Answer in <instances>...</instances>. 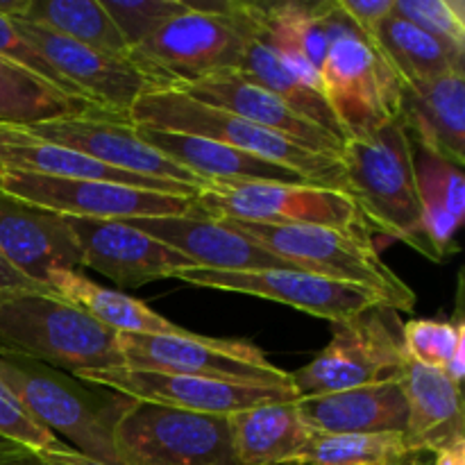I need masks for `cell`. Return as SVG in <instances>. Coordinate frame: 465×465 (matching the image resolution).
I'll use <instances>...</instances> for the list:
<instances>
[{"instance_id":"6da1fadb","label":"cell","mask_w":465,"mask_h":465,"mask_svg":"<svg viewBox=\"0 0 465 465\" xmlns=\"http://www.w3.org/2000/svg\"><path fill=\"white\" fill-rule=\"evenodd\" d=\"M0 381L41 427L66 436L75 452L123 465L114 434L136 400L21 357H0Z\"/></svg>"},{"instance_id":"7a4b0ae2","label":"cell","mask_w":465,"mask_h":465,"mask_svg":"<svg viewBox=\"0 0 465 465\" xmlns=\"http://www.w3.org/2000/svg\"><path fill=\"white\" fill-rule=\"evenodd\" d=\"M345 193L357 203L368 227L411 245L439 262L422 227L413 171V141L402 118L386 123L366 139H348L341 150Z\"/></svg>"},{"instance_id":"3957f363","label":"cell","mask_w":465,"mask_h":465,"mask_svg":"<svg viewBox=\"0 0 465 465\" xmlns=\"http://www.w3.org/2000/svg\"><path fill=\"white\" fill-rule=\"evenodd\" d=\"M330 45L321 68V94L334 114L345 141L366 139L400 118L402 82L339 0L316 3Z\"/></svg>"},{"instance_id":"277c9868","label":"cell","mask_w":465,"mask_h":465,"mask_svg":"<svg viewBox=\"0 0 465 465\" xmlns=\"http://www.w3.org/2000/svg\"><path fill=\"white\" fill-rule=\"evenodd\" d=\"M0 357H21L57 371L123 366L118 334L54 293L0 295Z\"/></svg>"},{"instance_id":"5b68a950","label":"cell","mask_w":465,"mask_h":465,"mask_svg":"<svg viewBox=\"0 0 465 465\" xmlns=\"http://www.w3.org/2000/svg\"><path fill=\"white\" fill-rule=\"evenodd\" d=\"M130 123L218 141L266 162L291 168L316 184L345 191L343 168L339 159L312 153L277 132L254 125L225 109L189 98L177 89H157L141 95L130 109Z\"/></svg>"},{"instance_id":"8992f818","label":"cell","mask_w":465,"mask_h":465,"mask_svg":"<svg viewBox=\"0 0 465 465\" xmlns=\"http://www.w3.org/2000/svg\"><path fill=\"white\" fill-rule=\"evenodd\" d=\"M298 271L377 291L395 312H413L416 293L380 257L368 232L321 225H266L225 221Z\"/></svg>"},{"instance_id":"52a82bcc","label":"cell","mask_w":465,"mask_h":465,"mask_svg":"<svg viewBox=\"0 0 465 465\" xmlns=\"http://www.w3.org/2000/svg\"><path fill=\"white\" fill-rule=\"evenodd\" d=\"M402 325L398 312L391 307H375L334 325L327 348L304 368L289 372L295 398L402 380L409 361Z\"/></svg>"},{"instance_id":"ba28073f","label":"cell","mask_w":465,"mask_h":465,"mask_svg":"<svg viewBox=\"0 0 465 465\" xmlns=\"http://www.w3.org/2000/svg\"><path fill=\"white\" fill-rule=\"evenodd\" d=\"M114 440L123 465H243L225 416L136 402Z\"/></svg>"},{"instance_id":"9c48e42d","label":"cell","mask_w":465,"mask_h":465,"mask_svg":"<svg viewBox=\"0 0 465 465\" xmlns=\"http://www.w3.org/2000/svg\"><path fill=\"white\" fill-rule=\"evenodd\" d=\"M234 9L236 0L225 16L189 7L132 48L127 57L162 89H180L218 73L236 71L243 54V32Z\"/></svg>"},{"instance_id":"30bf717a","label":"cell","mask_w":465,"mask_h":465,"mask_svg":"<svg viewBox=\"0 0 465 465\" xmlns=\"http://www.w3.org/2000/svg\"><path fill=\"white\" fill-rule=\"evenodd\" d=\"M123 366L132 371L204 377L236 384L291 386L289 372L243 339L184 334H118Z\"/></svg>"},{"instance_id":"8fae6325","label":"cell","mask_w":465,"mask_h":465,"mask_svg":"<svg viewBox=\"0 0 465 465\" xmlns=\"http://www.w3.org/2000/svg\"><path fill=\"white\" fill-rule=\"evenodd\" d=\"M198 212L218 221L266 225H321L368 232L366 218L345 191L321 184H204L195 195Z\"/></svg>"},{"instance_id":"7c38bea8","label":"cell","mask_w":465,"mask_h":465,"mask_svg":"<svg viewBox=\"0 0 465 465\" xmlns=\"http://www.w3.org/2000/svg\"><path fill=\"white\" fill-rule=\"evenodd\" d=\"M0 189L59 216L95 218V221H132V218L184 216L198 212L195 198L132 189L95 180H62L35 173L5 171Z\"/></svg>"},{"instance_id":"4fadbf2b","label":"cell","mask_w":465,"mask_h":465,"mask_svg":"<svg viewBox=\"0 0 465 465\" xmlns=\"http://www.w3.org/2000/svg\"><path fill=\"white\" fill-rule=\"evenodd\" d=\"M175 280L204 289L230 291V293L254 295V298L289 304L298 312L330 321L331 325H341L375 307H391L377 291L304 271L225 272L186 268L175 272Z\"/></svg>"},{"instance_id":"5bb4252c","label":"cell","mask_w":465,"mask_h":465,"mask_svg":"<svg viewBox=\"0 0 465 465\" xmlns=\"http://www.w3.org/2000/svg\"><path fill=\"white\" fill-rule=\"evenodd\" d=\"M75 377L127 395L136 402L162 404V407L182 409V411L225 418L259 407V404L298 400L293 386L236 384V381L204 380V377L132 371L125 366L107 368V371H84L77 372Z\"/></svg>"},{"instance_id":"9a60e30c","label":"cell","mask_w":465,"mask_h":465,"mask_svg":"<svg viewBox=\"0 0 465 465\" xmlns=\"http://www.w3.org/2000/svg\"><path fill=\"white\" fill-rule=\"evenodd\" d=\"M12 21L68 84L75 86L86 100L112 116L130 121V109L134 107L136 100L150 91L162 89L153 77L134 66L130 57L100 53L35 23L16 21V18Z\"/></svg>"},{"instance_id":"2e32d148","label":"cell","mask_w":465,"mask_h":465,"mask_svg":"<svg viewBox=\"0 0 465 465\" xmlns=\"http://www.w3.org/2000/svg\"><path fill=\"white\" fill-rule=\"evenodd\" d=\"M30 134L50 143L64 145L94 162L112 166L116 171L132 173V175L153 177V180H171L191 184L203 189L204 182L175 163L173 159L163 157L162 153L145 143L136 134L134 125L123 118L104 116H75L57 118V121L36 123V125L23 127Z\"/></svg>"},{"instance_id":"e0dca14e","label":"cell","mask_w":465,"mask_h":465,"mask_svg":"<svg viewBox=\"0 0 465 465\" xmlns=\"http://www.w3.org/2000/svg\"><path fill=\"white\" fill-rule=\"evenodd\" d=\"M64 221L77 241L82 268L100 272L121 289H139L150 282L175 277V272L186 268H195L184 254L121 221L75 216H64Z\"/></svg>"},{"instance_id":"ac0fdd59","label":"cell","mask_w":465,"mask_h":465,"mask_svg":"<svg viewBox=\"0 0 465 465\" xmlns=\"http://www.w3.org/2000/svg\"><path fill=\"white\" fill-rule=\"evenodd\" d=\"M123 223L177 250L189 262H193L195 268L225 272L298 271L271 250L241 234L230 223L209 218L200 212L184 213V216L132 218Z\"/></svg>"},{"instance_id":"d6986e66","label":"cell","mask_w":465,"mask_h":465,"mask_svg":"<svg viewBox=\"0 0 465 465\" xmlns=\"http://www.w3.org/2000/svg\"><path fill=\"white\" fill-rule=\"evenodd\" d=\"M0 254L32 282L48 286L57 271H80L82 254L59 213L0 189Z\"/></svg>"},{"instance_id":"ffe728a7","label":"cell","mask_w":465,"mask_h":465,"mask_svg":"<svg viewBox=\"0 0 465 465\" xmlns=\"http://www.w3.org/2000/svg\"><path fill=\"white\" fill-rule=\"evenodd\" d=\"M177 91L204 104L236 114V116L245 118L254 125L277 132V134L286 136V139L312 150V153L334 159L341 157V150H343L345 143L343 139L313 125L312 121L300 116L295 109H291L284 100L277 98L275 94L266 91L263 86L254 84L252 80L243 77L239 71L218 73V75L195 82V84L180 86Z\"/></svg>"},{"instance_id":"44dd1931","label":"cell","mask_w":465,"mask_h":465,"mask_svg":"<svg viewBox=\"0 0 465 465\" xmlns=\"http://www.w3.org/2000/svg\"><path fill=\"white\" fill-rule=\"evenodd\" d=\"M0 166L5 171L35 173V175L62 177V180L112 182V184L132 186V189L180 195V198H195L200 193V189L182 184V182L153 180V177L116 171V168L94 162L75 150L39 139L23 127L3 125V123H0Z\"/></svg>"},{"instance_id":"7402d4cb","label":"cell","mask_w":465,"mask_h":465,"mask_svg":"<svg viewBox=\"0 0 465 465\" xmlns=\"http://www.w3.org/2000/svg\"><path fill=\"white\" fill-rule=\"evenodd\" d=\"M234 18L243 32V54L236 71L243 77L252 80L254 84L263 86L266 91L284 100L291 109L312 121L313 125L322 127L330 134L345 141L334 114L327 107L325 98L318 89L309 86L291 64L277 53L275 45L268 39L262 21V3H241L236 0Z\"/></svg>"},{"instance_id":"603a6c76","label":"cell","mask_w":465,"mask_h":465,"mask_svg":"<svg viewBox=\"0 0 465 465\" xmlns=\"http://www.w3.org/2000/svg\"><path fill=\"white\" fill-rule=\"evenodd\" d=\"M134 130L145 143L153 145L157 153L180 163L189 173H193L204 184L207 182L209 184H254V182L309 184L312 182L300 173L291 171V168L266 162V159L254 157V154L236 150L232 145L218 143V141L203 139V136L154 130V127L143 125H134Z\"/></svg>"},{"instance_id":"cb8c5ba5","label":"cell","mask_w":465,"mask_h":465,"mask_svg":"<svg viewBox=\"0 0 465 465\" xmlns=\"http://www.w3.org/2000/svg\"><path fill=\"white\" fill-rule=\"evenodd\" d=\"M465 68L445 73L427 84L402 86L400 118L413 145L448 159L461 168L465 163Z\"/></svg>"},{"instance_id":"d4e9b609","label":"cell","mask_w":465,"mask_h":465,"mask_svg":"<svg viewBox=\"0 0 465 465\" xmlns=\"http://www.w3.org/2000/svg\"><path fill=\"white\" fill-rule=\"evenodd\" d=\"M313 434H404L407 398L400 381L359 386L298 400Z\"/></svg>"},{"instance_id":"484cf974","label":"cell","mask_w":465,"mask_h":465,"mask_svg":"<svg viewBox=\"0 0 465 465\" xmlns=\"http://www.w3.org/2000/svg\"><path fill=\"white\" fill-rule=\"evenodd\" d=\"M407 398V448L443 452L465 443L461 386L445 372L420 366L409 359L400 380Z\"/></svg>"},{"instance_id":"4316f807","label":"cell","mask_w":465,"mask_h":465,"mask_svg":"<svg viewBox=\"0 0 465 465\" xmlns=\"http://www.w3.org/2000/svg\"><path fill=\"white\" fill-rule=\"evenodd\" d=\"M236 457L243 465H300L313 431L302 420L298 400L259 404L230 416Z\"/></svg>"},{"instance_id":"83f0119b","label":"cell","mask_w":465,"mask_h":465,"mask_svg":"<svg viewBox=\"0 0 465 465\" xmlns=\"http://www.w3.org/2000/svg\"><path fill=\"white\" fill-rule=\"evenodd\" d=\"M418 200H420L422 227L427 232L436 259L445 262L459 252L457 232L465 216L463 171L448 159L436 157L413 145Z\"/></svg>"},{"instance_id":"f1b7e54d","label":"cell","mask_w":465,"mask_h":465,"mask_svg":"<svg viewBox=\"0 0 465 465\" xmlns=\"http://www.w3.org/2000/svg\"><path fill=\"white\" fill-rule=\"evenodd\" d=\"M48 289L75 304L98 325L114 334H184V327L173 325L141 300L123 291L104 289L80 271H57L48 277Z\"/></svg>"},{"instance_id":"f546056e","label":"cell","mask_w":465,"mask_h":465,"mask_svg":"<svg viewBox=\"0 0 465 465\" xmlns=\"http://www.w3.org/2000/svg\"><path fill=\"white\" fill-rule=\"evenodd\" d=\"M75 116L118 118L89 100L54 89L41 77L0 57V123L3 125L30 127L36 123Z\"/></svg>"},{"instance_id":"4dcf8cb0","label":"cell","mask_w":465,"mask_h":465,"mask_svg":"<svg viewBox=\"0 0 465 465\" xmlns=\"http://www.w3.org/2000/svg\"><path fill=\"white\" fill-rule=\"evenodd\" d=\"M262 21L277 53L309 86L321 91V68L330 36L318 16L316 3H262Z\"/></svg>"},{"instance_id":"1f68e13d","label":"cell","mask_w":465,"mask_h":465,"mask_svg":"<svg viewBox=\"0 0 465 465\" xmlns=\"http://www.w3.org/2000/svg\"><path fill=\"white\" fill-rule=\"evenodd\" d=\"M372 41L404 86L427 84V82L443 77L445 73L463 68L461 53L440 44L427 32L418 30L398 14L386 16Z\"/></svg>"},{"instance_id":"d6a6232c","label":"cell","mask_w":465,"mask_h":465,"mask_svg":"<svg viewBox=\"0 0 465 465\" xmlns=\"http://www.w3.org/2000/svg\"><path fill=\"white\" fill-rule=\"evenodd\" d=\"M16 21L35 23L100 53L116 57L130 54L125 39L100 0H30L25 14Z\"/></svg>"},{"instance_id":"836d02e7","label":"cell","mask_w":465,"mask_h":465,"mask_svg":"<svg viewBox=\"0 0 465 465\" xmlns=\"http://www.w3.org/2000/svg\"><path fill=\"white\" fill-rule=\"evenodd\" d=\"M404 352L420 366L445 372L461 386L465 372V322L461 316L452 321L413 318L402 325Z\"/></svg>"},{"instance_id":"e575fe53","label":"cell","mask_w":465,"mask_h":465,"mask_svg":"<svg viewBox=\"0 0 465 465\" xmlns=\"http://www.w3.org/2000/svg\"><path fill=\"white\" fill-rule=\"evenodd\" d=\"M407 448L404 434H313L300 465H384Z\"/></svg>"},{"instance_id":"d590c367","label":"cell","mask_w":465,"mask_h":465,"mask_svg":"<svg viewBox=\"0 0 465 465\" xmlns=\"http://www.w3.org/2000/svg\"><path fill=\"white\" fill-rule=\"evenodd\" d=\"M127 48H136L171 18L189 12L184 0H100Z\"/></svg>"},{"instance_id":"8d00e7d4","label":"cell","mask_w":465,"mask_h":465,"mask_svg":"<svg viewBox=\"0 0 465 465\" xmlns=\"http://www.w3.org/2000/svg\"><path fill=\"white\" fill-rule=\"evenodd\" d=\"M393 14L465 54L463 0H395Z\"/></svg>"},{"instance_id":"74e56055","label":"cell","mask_w":465,"mask_h":465,"mask_svg":"<svg viewBox=\"0 0 465 465\" xmlns=\"http://www.w3.org/2000/svg\"><path fill=\"white\" fill-rule=\"evenodd\" d=\"M0 57L7 59V62H12V64H16V66H21L23 71L32 73V75L41 77L44 82L53 84L54 89L64 91V94L75 95V98H84V95H82L75 86L68 84V82L64 80V77L59 75V73L54 71L48 62H45L44 54L35 48V44H32V41H27L25 36L21 35V30L14 25L12 18L3 16V14H0Z\"/></svg>"},{"instance_id":"f35d334b","label":"cell","mask_w":465,"mask_h":465,"mask_svg":"<svg viewBox=\"0 0 465 465\" xmlns=\"http://www.w3.org/2000/svg\"><path fill=\"white\" fill-rule=\"evenodd\" d=\"M0 436L16 443L25 445V448L35 450V452H48V450H62L64 445L53 431L41 427L21 402L16 395L0 381Z\"/></svg>"},{"instance_id":"ab89813d","label":"cell","mask_w":465,"mask_h":465,"mask_svg":"<svg viewBox=\"0 0 465 465\" xmlns=\"http://www.w3.org/2000/svg\"><path fill=\"white\" fill-rule=\"evenodd\" d=\"M393 3L395 0H339L341 9L368 39H372L386 16L393 14Z\"/></svg>"},{"instance_id":"60d3db41","label":"cell","mask_w":465,"mask_h":465,"mask_svg":"<svg viewBox=\"0 0 465 465\" xmlns=\"http://www.w3.org/2000/svg\"><path fill=\"white\" fill-rule=\"evenodd\" d=\"M32 291H39V293H53L48 286H41L36 282H32L30 277H25L23 272H18L7 259L0 254V295L7 293H32ZM57 295V293H54Z\"/></svg>"},{"instance_id":"b9f144b4","label":"cell","mask_w":465,"mask_h":465,"mask_svg":"<svg viewBox=\"0 0 465 465\" xmlns=\"http://www.w3.org/2000/svg\"><path fill=\"white\" fill-rule=\"evenodd\" d=\"M50 465H104L94 461V459L84 457V454L75 452L71 445H64L62 450H48V452H39Z\"/></svg>"},{"instance_id":"7bdbcfd3","label":"cell","mask_w":465,"mask_h":465,"mask_svg":"<svg viewBox=\"0 0 465 465\" xmlns=\"http://www.w3.org/2000/svg\"><path fill=\"white\" fill-rule=\"evenodd\" d=\"M436 463V452L420 448H404L402 452L395 454L393 459H389L384 465H434Z\"/></svg>"},{"instance_id":"ee69618b","label":"cell","mask_w":465,"mask_h":465,"mask_svg":"<svg viewBox=\"0 0 465 465\" xmlns=\"http://www.w3.org/2000/svg\"><path fill=\"white\" fill-rule=\"evenodd\" d=\"M30 452H35V450L16 443V440H9V439H5V436H0V463L9 461V459L25 457V454H30Z\"/></svg>"},{"instance_id":"f6af8a7d","label":"cell","mask_w":465,"mask_h":465,"mask_svg":"<svg viewBox=\"0 0 465 465\" xmlns=\"http://www.w3.org/2000/svg\"><path fill=\"white\" fill-rule=\"evenodd\" d=\"M434 465H465V443L452 445L443 452H436Z\"/></svg>"},{"instance_id":"bcb514c9","label":"cell","mask_w":465,"mask_h":465,"mask_svg":"<svg viewBox=\"0 0 465 465\" xmlns=\"http://www.w3.org/2000/svg\"><path fill=\"white\" fill-rule=\"evenodd\" d=\"M0 465H50L41 457L39 452H30L25 457H18V459H9V461H3Z\"/></svg>"},{"instance_id":"7dc6e473","label":"cell","mask_w":465,"mask_h":465,"mask_svg":"<svg viewBox=\"0 0 465 465\" xmlns=\"http://www.w3.org/2000/svg\"><path fill=\"white\" fill-rule=\"evenodd\" d=\"M0 175H3V166H0Z\"/></svg>"}]
</instances>
